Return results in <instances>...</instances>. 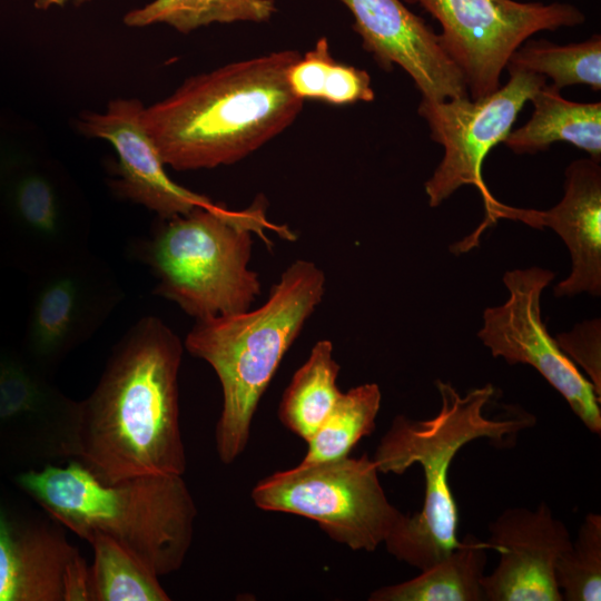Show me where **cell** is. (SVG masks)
Here are the masks:
<instances>
[{"label": "cell", "instance_id": "obj_27", "mask_svg": "<svg viewBox=\"0 0 601 601\" xmlns=\"http://www.w3.org/2000/svg\"><path fill=\"white\" fill-rule=\"evenodd\" d=\"M555 581L563 600H601V515L589 513L559 556Z\"/></svg>", "mask_w": 601, "mask_h": 601}, {"label": "cell", "instance_id": "obj_22", "mask_svg": "<svg viewBox=\"0 0 601 601\" xmlns=\"http://www.w3.org/2000/svg\"><path fill=\"white\" fill-rule=\"evenodd\" d=\"M292 92L302 99L343 106L375 99L370 73L336 61L328 39H317L314 47L293 62L287 72Z\"/></svg>", "mask_w": 601, "mask_h": 601}, {"label": "cell", "instance_id": "obj_8", "mask_svg": "<svg viewBox=\"0 0 601 601\" xmlns=\"http://www.w3.org/2000/svg\"><path fill=\"white\" fill-rule=\"evenodd\" d=\"M417 4L436 19L443 48L479 99L501 87L512 53L533 35L584 22V13L566 2L515 0H402Z\"/></svg>", "mask_w": 601, "mask_h": 601}, {"label": "cell", "instance_id": "obj_19", "mask_svg": "<svg viewBox=\"0 0 601 601\" xmlns=\"http://www.w3.org/2000/svg\"><path fill=\"white\" fill-rule=\"evenodd\" d=\"M533 112L528 122L511 130L503 144L515 154L546 150L564 141L601 159V102H575L545 83L530 98Z\"/></svg>", "mask_w": 601, "mask_h": 601}, {"label": "cell", "instance_id": "obj_9", "mask_svg": "<svg viewBox=\"0 0 601 601\" xmlns=\"http://www.w3.org/2000/svg\"><path fill=\"white\" fill-rule=\"evenodd\" d=\"M78 195L51 164L24 155L0 184V249L33 275L89 249Z\"/></svg>", "mask_w": 601, "mask_h": 601}, {"label": "cell", "instance_id": "obj_17", "mask_svg": "<svg viewBox=\"0 0 601 601\" xmlns=\"http://www.w3.org/2000/svg\"><path fill=\"white\" fill-rule=\"evenodd\" d=\"M144 105L119 98L104 112H83L78 129L88 137L109 141L117 154L114 190L122 198L142 205L161 219L187 214L215 203L175 183L142 122Z\"/></svg>", "mask_w": 601, "mask_h": 601}, {"label": "cell", "instance_id": "obj_30", "mask_svg": "<svg viewBox=\"0 0 601 601\" xmlns=\"http://www.w3.org/2000/svg\"><path fill=\"white\" fill-rule=\"evenodd\" d=\"M90 0H35V7L38 9H48L53 6L62 7L66 4L79 6Z\"/></svg>", "mask_w": 601, "mask_h": 601}, {"label": "cell", "instance_id": "obj_25", "mask_svg": "<svg viewBox=\"0 0 601 601\" xmlns=\"http://www.w3.org/2000/svg\"><path fill=\"white\" fill-rule=\"evenodd\" d=\"M89 568L91 601H168L167 592L144 562L115 541L97 535Z\"/></svg>", "mask_w": 601, "mask_h": 601}, {"label": "cell", "instance_id": "obj_5", "mask_svg": "<svg viewBox=\"0 0 601 601\" xmlns=\"http://www.w3.org/2000/svg\"><path fill=\"white\" fill-rule=\"evenodd\" d=\"M326 277L313 262L289 264L255 309L196 321L184 346L215 371L223 390L216 447L224 464L245 450L258 403L283 357L325 293Z\"/></svg>", "mask_w": 601, "mask_h": 601}, {"label": "cell", "instance_id": "obj_10", "mask_svg": "<svg viewBox=\"0 0 601 601\" xmlns=\"http://www.w3.org/2000/svg\"><path fill=\"white\" fill-rule=\"evenodd\" d=\"M29 277L21 349L51 374L96 334L125 293L111 267L90 249Z\"/></svg>", "mask_w": 601, "mask_h": 601}, {"label": "cell", "instance_id": "obj_15", "mask_svg": "<svg viewBox=\"0 0 601 601\" xmlns=\"http://www.w3.org/2000/svg\"><path fill=\"white\" fill-rule=\"evenodd\" d=\"M354 18L353 29L380 68L401 67L423 100L467 97L464 77L439 33L402 0H339Z\"/></svg>", "mask_w": 601, "mask_h": 601}, {"label": "cell", "instance_id": "obj_11", "mask_svg": "<svg viewBox=\"0 0 601 601\" xmlns=\"http://www.w3.org/2000/svg\"><path fill=\"white\" fill-rule=\"evenodd\" d=\"M496 91L479 99L457 97L443 101L421 100L417 112L426 121L431 139L444 155L425 183L431 207L440 206L463 186H475L485 207L494 200L483 177L482 165L490 150L503 142L518 115L546 78L528 71L510 72Z\"/></svg>", "mask_w": 601, "mask_h": 601}, {"label": "cell", "instance_id": "obj_3", "mask_svg": "<svg viewBox=\"0 0 601 601\" xmlns=\"http://www.w3.org/2000/svg\"><path fill=\"white\" fill-rule=\"evenodd\" d=\"M14 483L59 524L87 541H115L158 577L177 571L191 545L197 510L183 475L107 483L70 459L20 472Z\"/></svg>", "mask_w": 601, "mask_h": 601}, {"label": "cell", "instance_id": "obj_26", "mask_svg": "<svg viewBox=\"0 0 601 601\" xmlns=\"http://www.w3.org/2000/svg\"><path fill=\"white\" fill-rule=\"evenodd\" d=\"M275 12L274 0H154L124 21L130 27L166 23L187 33L216 22H266Z\"/></svg>", "mask_w": 601, "mask_h": 601}, {"label": "cell", "instance_id": "obj_13", "mask_svg": "<svg viewBox=\"0 0 601 601\" xmlns=\"http://www.w3.org/2000/svg\"><path fill=\"white\" fill-rule=\"evenodd\" d=\"M80 401L65 395L50 373L22 349L0 348V449L51 464L76 459Z\"/></svg>", "mask_w": 601, "mask_h": 601}, {"label": "cell", "instance_id": "obj_28", "mask_svg": "<svg viewBox=\"0 0 601 601\" xmlns=\"http://www.w3.org/2000/svg\"><path fill=\"white\" fill-rule=\"evenodd\" d=\"M554 338L563 353L584 371L601 397V319L583 321Z\"/></svg>", "mask_w": 601, "mask_h": 601}, {"label": "cell", "instance_id": "obj_16", "mask_svg": "<svg viewBox=\"0 0 601 601\" xmlns=\"http://www.w3.org/2000/svg\"><path fill=\"white\" fill-rule=\"evenodd\" d=\"M489 543L500 553L497 566L483 575L487 601H562L555 565L572 540L545 502L535 511L505 509L489 524Z\"/></svg>", "mask_w": 601, "mask_h": 601}, {"label": "cell", "instance_id": "obj_4", "mask_svg": "<svg viewBox=\"0 0 601 601\" xmlns=\"http://www.w3.org/2000/svg\"><path fill=\"white\" fill-rule=\"evenodd\" d=\"M441 408L427 420L397 415L382 436L373 461L382 473L403 474L417 464L424 474V500L415 514L404 515L385 541L398 561L424 570L457 544V508L449 485V470L467 443L489 439L499 444L534 426V415L514 410L491 418L484 410L494 395L492 384L461 395L450 383L437 380Z\"/></svg>", "mask_w": 601, "mask_h": 601}, {"label": "cell", "instance_id": "obj_23", "mask_svg": "<svg viewBox=\"0 0 601 601\" xmlns=\"http://www.w3.org/2000/svg\"><path fill=\"white\" fill-rule=\"evenodd\" d=\"M505 70L528 71L552 79L560 90L584 85L593 90L601 88V37L569 45H556L545 39L525 40L510 57Z\"/></svg>", "mask_w": 601, "mask_h": 601}, {"label": "cell", "instance_id": "obj_20", "mask_svg": "<svg viewBox=\"0 0 601 601\" xmlns=\"http://www.w3.org/2000/svg\"><path fill=\"white\" fill-rule=\"evenodd\" d=\"M489 542L467 534L443 559L407 581L376 589L370 601H484Z\"/></svg>", "mask_w": 601, "mask_h": 601}, {"label": "cell", "instance_id": "obj_1", "mask_svg": "<svg viewBox=\"0 0 601 601\" xmlns=\"http://www.w3.org/2000/svg\"><path fill=\"white\" fill-rule=\"evenodd\" d=\"M183 351L180 338L155 316L140 318L114 346L95 390L80 401L75 460L99 480L184 474Z\"/></svg>", "mask_w": 601, "mask_h": 601}, {"label": "cell", "instance_id": "obj_21", "mask_svg": "<svg viewBox=\"0 0 601 601\" xmlns=\"http://www.w3.org/2000/svg\"><path fill=\"white\" fill-rule=\"evenodd\" d=\"M338 373L332 342L318 341L282 396L280 422L306 442L329 415L342 394L337 386Z\"/></svg>", "mask_w": 601, "mask_h": 601}, {"label": "cell", "instance_id": "obj_24", "mask_svg": "<svg viewBox=\"0 0 601 601\" xmlns=\"http://www.w3.org/2000/svg\"><path fill=\"white\" fill-rule=\"evenodd\" d=\"M382 393L377 384L365 383L341 394L329 415L307 441L302 464L346 456L357 442L375 430Z\"/></svg>", "mask_w": 601, "mask_h": 601}, {"label": "cell", "instance_id": "obj_7", "mask_svg": "<svg viewBox=\"0 0 601 601\" xmlns=\"http://www.w3.org/2000/svg\"><path fill=\"white\" fill-rule=\"evenodd\" d=\"M252 499L262 510L317 522L331 539L355 551H375L405 515L388 501L366 453L276 472L255 485Z\"/></svg>", "mask_w": 601, "mask_h": 601}, {"label": "cell", "instance_id": "obj_18", "mask_svg": "<svg viewBox=\"0 0 601 601\" xmlns=\"http://www.w3.org/2000/svg\"><path fill=\"white\" fill-rule=\"evenodd\" d=\"M489 219L509 218L542 229L551 228L571 256V272L554 286L559 297L601 294V166L582 158L565 169L564 195L546 210L515 208L495 199L486 207Z\"/></svg>", "mask_w": 601, "mask_h": 601}, {"label": "cell", "instance_id": "obj_2", "mask_svg": "<svg viewBox=\"0 0 601 601\" xmlns=\"http://www.w3.org/2000/svg\"><path fill=\"white\" fill-rule=\"evenodd\" d=\"M295 50L228 63L188 78L142 110L165 165L177 170L235 164L285 130L303 100L288 85Z\"/></svg>", "mask_w": 601, "mask_h": 601}, {"label": "cell", "instance_id": "obj_6", "mask_svg": "<svg viewBox=\"0 0 601 601\" xmlns=\"http://www.w3.org/2000/svg\"><path fill=\"white\" fill-rule=\"evenodd\" d=\"M266 230L295 238L288 227L268 220L259 196L242 210L215 203L162 219L130 249L155 276L154 293L200 321L252 307L260 295L258 274L248 266L253 235L269 244Z\"/></svg>", "mask_w": 601, "mask_h": 601}, {"label": "cell", "instance_id": "obj_14", "mask_svg": "<svg viewBox=\"0 0 601 601\" xmlns=\"http://www.w3.org/2000/svg\"><path fill=\"white\" fill-rule=\"evenodd\" d=\"M58 524L0 499V601H91L89 568Z\"/></svg>", "mask_w": 601, "mask_h": 601}, {"label": "cell", "instance_id": "obj_29", "mask_svg": "<svg viewBox=\"0 0 601 601\" xmlns=\"http://www.w3.org/2000/svg\"><path fill=\"white\" fill-rule=\"evenodd\" d=\"M24 155L26 152L10 145L0 135V184L12 166Z\"/></svg>", "mask_w": 601, "mask_h": 601}, {"label": "cell", "instance_id": "obj_12", "mask_svg": "<svg viewBox=\"0 0 601 601\" xmlns=\"http://www.w3.org/2000/svg\"><path fill=\"white\" fill-rule=\"evenodd\" d=\"M554 277V272L538 266L506 272L503 283L509 297L484 311L477 337L492 356L536 370L585 427L600 435L601 397L549 334L542 318V294Z\"/></svg>", "mask_w": 601, "mask_h": 601}]
</instances>
